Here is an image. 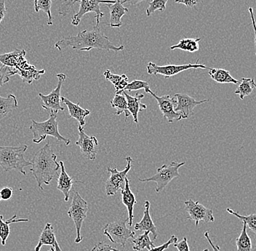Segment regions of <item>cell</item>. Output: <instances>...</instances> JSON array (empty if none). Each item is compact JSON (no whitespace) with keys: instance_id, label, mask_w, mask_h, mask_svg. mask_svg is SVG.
<instances>
[{"instance_id":"obj_26","label":"cell","mask_w":256,"mask_h":251,"mask_svg":"<svg viewBox=\"0 0 256 251\" xmlns=\"http://www.w3.org/2000/svg\"><path fill=\"white\" fill-rule=\"evenodd\" d=\"M18 106L17 98L14 94H8L6 97L0 96V121L18 108Z\"/></svg>"},{"instance_id":"obj_23","label":"cell","mask_w":256,"mask_h":251,"mask_svg":"<svg viewBox=\"0 0 256 251\" xmlns=\"http://www.w3.org/2000/svg\"><path fill=\"white\" fill-rule=\"evenodd\" d=\"M59 164L60 166V173L58 178L57 189L63 193L64 201L67 202L70 200V192H71L74 184L75 182H74V179L68 175L67 172H66L63 161H60Z\"/></svg>"},{"instance_id":"obj_30","label":"cell","mask_w":256,"mask_h":251,"mask_svg":"<svg viewBox=\"0 0 256 251\" xmlns=\"http://www.w3.org/2000/svg\"><path fill=\"white\" fill-rule=\"evenodd\" d=\"M112 108L116 109V112L114 113V115L120 116L122 113L126 115V120L127 121L128 118L130 116V113L128 110V102L126 100V96L124 94H116L114 97L113 100L111 101Z\"/></svg>"},{"instance_id":"obj_51","label":"cell","mask_w":256,"mask_h":251,"mask_svg":"<svg viewBox=\"0 0 256 251\" xmlns=\"http://www.w3.org/2000/svg\"><path fill=\"white\" fill-rule=\"evenodd\" d=\"M254 251H256V246H255V249H254Z\"/></svg>"},{"instance_id":"obj_47","label":"cell","mask_w":256,"mask_h":251,"mask_svg":"<svg viewBox=\"0 0 256 251\" xmlns=\"http://www.w3.org/2000/svg\"><path fill=\"white\" fill-rule=\"evenodd\" d=\"M204 238H206V239L208 240V243H209L211 247H212V250L214 251H220V247H219V246H218V245H214V243H212V241H211L210 238L209 236V232H206V233H204Z\"/></svg>"},{"instance_id":"obj_36","label":"cell","mask_w":256,"mask_h":251,"mask_svg":"<svg viewBox=\"0 0 256 251\" xmlns=\"http://www.w3.org/2000/svg\"><path fill=\"white\" fill-rule=\"evenodd\" d=\"M17 74L16 69L6 66L0 63V87L9 82L11 76Z\"/></svg>"},{"instance_id":"obj_9","label":"cell","mask_w":256,"mask_h":251,"mask_svg":"<svg viewBox=\"0 0 256 251\" xmlns=\"http://www.w3.org/2000/svg\"><path fill=\"white\" fill-rule=\"evenodd\" d=\"M198 62H199V60H198V61L194 64H184V65H171V64H169V65H158L156 64L152 63V62H150L147 64L146 69L148 74L155 75V76L162 75L166 79L178 74L180 72L186 71V70L198 69V68L209 70L210 68H208L202 64L198 63Z\"/></svg>"},{"instance_id":"obj_7","label":"cell","mask_w":256,"mask_h":251,"mask_svg":"<svg viewBox=\"0 0 256 251\" xmlns=\"http://www.w3.org/2000/svg\"><path fill=\"white\" fill-rule=\"evenodd\" d=\"M185 162L176 163L172 161L169 165H162L158 168L156 174L150 178L140 179L139 181L142 182H154L156 183V188L155 189L156 193H160L174 179L180 177L178 170L182 166L185 165Z\"/></svg>"},{"instance_id":"obj_14","label":"cell","mask_w":256,"mask_h":251,"mask_svg":"<svg viewBox=\"0 0 256 251\" xmlns=\"http://www.w3.org/2000/svg\"><path fill=\"white\" fill-rule=\"evenodd\" d=\"M79 140L76 142V145L80 147V151L83 156L90 161H95L97 157L98 145V142L96 137H90L86 134L84 127L79 126L78 127Z\"/></svg>"},{"instance_id":"obj_18","label":"cell","mask_w":256,"mask_h":251,"mask_svg":"<svg viewBox=\"0 0 256 251\" xmlns=\"http://www.w3.org/2000/svg\"><path fill=\"white\" fill-rule=\"evenodd\" d=\"M43 246H50L56 251H62L56 239L55 232L50 223H47L40 235L38 244L35 247V251L41 250Z\"/></svg>"},{"instance_id":"obj_1","label":"cell","mask_w":256,"mask_h":251,"mask_svg":"<svg viewBox=\"0 0 256 251\" xmlns=\"http://www.w3.org/2000/svg\"><path fill=\"white\" fill-rule=\"evenodd\" d=\"M72 47L80 51H90L92 49L102 50H112L120 52L124 50L123 45L116 47L108 39V36L100 31L99 25H96L92 30L80 32L76 36H68L59 40L56 43L55 47L62 51L64 48Z\"/></svg>"},{"instance_id":"obj_29","label":"cell","mask_w":256,"mask_h":251,"mask_svg":"<svg viewBox=\"0 0 256 251\" xmlns=\"http://www.w3.org/2000/svg\"><path fill=\"white\" fill-rule=\"evenodd\" d=\"M200 38H196V39H182L180 40L178 43L175 45L171 46L170 49L171 50H175V49H180V50L186 51L188 52H198L200 49L199 42Z\"/></svg>"},{"instance_id":"obj_37","label":"cell","mask_w":256,"mask_h":251,"mask_svg":"<svg viewBox=\"0 0 256 251\" xmlns=\"http://www.w3.org/2000/svg\"><path fill=\"white\" fill-rule=\"evenodd\" d=\"M168 0H152L148 4V7L146 9V15L151 16L155 11H163L166 9V4Z\"/></svg>"},{"instance_id":"obj_28","label":"cell","mask_w":256,"mask_h":251,"mask_svg":"<svg viewBox=\"0 0 256 251\" xmlns=\"http://www.w3.org/2000/svg\"><path fill=\"white\" fill-rule=\"evenodd\" d=\"M254 89H256V84L254 78H242L239 86L234 93L239 94L240 98L243 100L244 97L249 96L252 93Z\"/></svg>"},{"instance_id":"obj_48","label":"cell","mask_w":256,"mask_h":251,"mask_svg":"<svg viewBox=\"0 0 256 251\" xmlns=\"http://www.w3.org/2000/svg\"><path fill=\"white\" fill-rule=\"evenodd\" d=\"M144 0H122V4L128 3V4H130V5H135V4H138V3L142 2Z\"/></svg>"},{"instance_id":"obj_42","label":"cell","mask_w":256,"mask_h":251,"mask_svg":"<svg viewBox=\"0 0 256 251\" xmlns=\"http://www.w3.org/2000/svg\"><path fill=\"white\" fill-rule=\"evenodd\" d=\"M174 245V247L176 248L178 251H190L186 238H185V237L182 240V241L176 243Z\"/></svg>"},{"instance_id":"obj_34","label":"cell","mask_w":256,"mask_h":251,"mask_svg":"<svg viewBox=\"0 0 256 251\" xmlns=\"http://www.w3.org/2000/svg\"><path fill=\"white\" fill-rule=\"evenodd\" d=\"M51 6H52V0H34V10L38 12L42 10L47 14L48 17V25H52L54 17L51 13Z\"/></svg>"},{"instance_id":"obj_24","label":"cell","mask_w":256,"mask_h":251,"mask_svg":"<svg viewBox=\"0 0 256 251\" xmlns=\"http://www.w3.org/2000/svg\"><path fill=\"white\" fill-rule=\"evenodd\" d=\"M208 74L211 79L219 84H239L240 81L234 79L230 71L222 68H209Z\"/></svg>"},{"instance_id":"obj_45","label":"cell","mask_w":256,"mask_h":251,"mask_svg":"<svg viewBox=\"0 0 256 251\" xmlns=\"http://www.w3.org/2000/svg\"><path fill=\"white\" fill-rule=\"evenodd\" d=\"M7 13V7L6 5V0H0V23L2 21Z\"/></svg>"},{"instance_id":"obj_6","label":"cell","mask_w":256,"mask_h":251,"mask_svg":"<svg viewBox=\"0 0 256 251\" xmlns=\"http://www.w3.org/2000/svg\"><path fill=\"white\" fill-rule=\"evenodd\" d=\"M88 210L87 201L82 198L78 192H75L68 211V215L73 220L76 228V236L74 241L76 244H80L82 241L83 238L81 236L82 227L87 217Z\"/></svg>"},{"instance_id":"obj_25","label":"cell","mask_w":256,"mask_h":251,"mask_svg":"<svg viewBox=\"0 0 256 251\" xmlns=\"http://www.w3.org/2000/svg\"><path fill=\"white\" fill-rule=\"evenodd\" d=\"M27 219H17V216L14 215L10 219L4 220V217L0 214V239L2 246H6L8 238L10 235V225L14 223H19V222H28Z\"/></svg>"},{"instance_id":"obj_2","label":"cell","mask_w":256,"mask_h":251,"mask_svg":"<svg viewBox=\"0 0 256 251\" xmlns=\"http://www.w3.org/2000/svg\"><path fill=\"white\" fill-rule=\"evenodd\" d=\"M32 163L30 171L42 190H44L43 184L50 185L51 181L58 176V171L60 168V164L57 162V156L52 151L49 141L35 153Z\"/></svg>"},{"instance_id":"obj_16","label":"cell","mask_w":256,"mask_h":251,"mask_svg":"<svg viewBox=\"0 0 256 251\" xmlns=\"http://www.w3.org/2000/svg\"><path fill=\"white\" fill-rule=\"evenodd\" d=\"M174 97L176 99L175 110L176 113L180 115L182 119H187L193 114V110L195 107L206 103L208 100H198L190 97L188 94H176Z\"/></svg>"},{"instance_id":"obj_41","label":"cell","mask_w":256,"mask_h":251,"mask_svg":"<svg viewBox=\"0 0 256 251\" xmlns=\"http://www.w3.org/2000/svg\"><path fill=\"white\" fill-rule=\"evenodd\" d=\"M91 251H120L118 249H114L110 245L104 242H100L96 245Z\"/></svg>"},{"instance_id":"obj_3","label":"cell","mask_w":256,"mask_h":251,"mask_svg":"<svg viewBox=\"0 0 256 251\" xmlns=\"http://www.w3.org/2000/svg\"><path fill=\"white\" fill-rule=\"evenodd\" d=\"M27 149L28 146L26 145L19 147L0 146V166L6 172L17 170L26 175L24 168L32 166V163L26 160L24 156Z\"/></svg>"},{"instance_id":"obj_49","label":"cell","mask_w":256,"mask_h":251,"mask_svg":"<svg viewBox=\"0 0 256 251\" xmlns=\"http://www.w3.org/2000/svg\"><path fill=\"white\" fill-rule=\"evenodd\" d=\"M55 251V249H54V248H52H52H51V249H50V250H49V251Z\"/></svg>"},{"instance_id":"obj_44","label":"cell","mask_w":256,"mask_h":251,"mask_svg":"<svg viewBox=\"0 0 256 251\" xmlns=\"http://www.w3.org/2000/svg\"><path fill=\"white\" fill-rule=\"evenodd\" d=\"M175 2L183 4L187 7H194L198 4V0H175Z\"/></svg>"},{"instance_id":"obj_35","label":"cell","mask_w":256,"mask_h":251,"mask_svg":"<svg viewBox=\"0 0 256 251\" xmlns=\"http://www.w3.org/2000/svg\"><path fill=\"white\" fill-rule=\"evenodd\" d=\"M226 212L234 217H238L240 220L246 224L248 228L256 234V214H250L248 216L240 215L239 213L234 212L231 209H226Z\"/></svg>"},{"instance_id":"obj_13","label":"cell","mask_w":256,"mask_h":251,"mask_svg":"<svg viewBox=\"0 0 256 251\" xmlns=\"http://www.w3.org/2000/svg\"><path fill=\"white\" fill-rule=\"evenodd\" d=\"M148 93L153 96L156 101L160 111L162 113L163 118L168 122L172 123L174 121H180L182 120L180 115L176 113L175 107L176 99L175 97H170V95H164L159 97L156 93L150 90Z\"/></svg>"},{"instance_id":"obj_39","label":"cell","mask_w":256,"mask_h":251,"mask_svg":"<svg viewBox=\"0 0 256 251\" xmlns=\"http://www.w3.org/2000/svg\"><path fill=\"white\" fill-rule=\"evenodd\" d=\"M76 2V0H64L59 9L60 15H66L70 12V8L73 7L74 4Z\"/></svg>"},{"instance_id":"obj_43","label":"cell","mask_w":256,"mask_h":251,"mask_svg":"<svg viewBox=\"0 0 256 251\" xmlns=\"http://www.w3.org/2000/svg\"><path fill=\"white\" fill-rule=\"evenodd\" d=\"M0 194H1L2 200L3 201H8L12 198V195H14V191L12 189L10 188H4L0 191Z\"/></svg>"},{"instance_id":"obj_27","label":"cell","mask_w":256,"mask_h":251,"mask_svg":"<svg viewBox=\"0 0 256 251\" xmlns=\"http://www.w3.org/2000/svg\"><path fill=\"white\" fill-rule=\"evenodd\" d=\"M106 81H110L114 86L116 94H121L122 91L126 87L128 84V77L126 74L116 75L112 73L110 70H106L104 73Z\"/></svg>"},{"instance_id":"obj_21","label":"cell","mask_w":256,"mask_h":251,"mask_svg":"<svg viewBox=\"0 0 256 251\" xmlns=\"http://www.w3.org/2000/svg\"><path fill=\"white\" fill-rule=\"evenodd\" d=\"M122 93L126 96L127 100L128 112L134 117V122L136 124H138V113L142 110L147 109L146 105L142 102V100L144 97V94L136 93V95L132 97L126 92H123Z\"/></svg>"},{"instance_id":"obj_33","label":"cell","mask_w":256,"mask_h":251,"mask_svg":"<svg viewBox=\"0 0 256 251\" xmlns=\"http://www.w3.org/2000/svg\"><path fill=\"white\" fill-rule=\"evenodd\" d=\"M17 74L20 76L23 80L24 82L28 83L31 84L34 80H39L41 75L44 74L46 70H38L34 66L32 67L31 69L22 71V70H16Z\"/></svg>"},{"instance_id":"obj_15","label":"cell","mask_w":256,"mask_h":251,"mask_svg":"<svg viewBox=\"0 0 256 251\" xmlns=\"http://www.w3.org/2000/svg\"><path fill=\"white\" fill-rule=\"evenodd\" d=\"M26 52L24 49H15L14 52L0 55V63L16 70L26 71L31 69L33 65L26 59Z\"/></svg>"},{"instance_id":"obj_10","label":"cell","mask_w":256,"mask_h":251,"mask_svg":"<svg viewBox=\"0 0 256 251\" xmlns=\"http://www.w3.org/2000/svg\"><path fill=\"white\" fill-rule=\"evenodd\" d=\"M115 1L116 0H76V1H80V9L72 17V25L78 26L83 16L89 12H94L96 14V25H99L100 19L104 16V13L100 11V3L113 4Z\"/></svg>"},{"instance_id":"obj_19","label":"cell","mask_w":256,"mask_h":251,"mask_svg":"<svg viewBox=\"0 0 256 251\" xmlns=\"http://www.w3.org/2000/svg\"><path fill=\"white\" fill-rule=\"evenodd\" d=\"M122 202L126 206L128 212V225L130 227L132 226V222H134V206L137 204L136 196L131 191L130 188L129 179H126V186L123 190H121Z\"/></svg>"},{"instance_id":"obj_22","label":"cell","mask_w":256,"mask_h":251,"mask_svg":"<svg viewBox=\"0 0 256 251\" xmlns=\"http://www.w3.org/2000/svg\"><path fill=\"white\" fill-rule=\"evenodd\" d=\"M150 206H151V204L150 201H146L144 204L145 211H144L143 219L140 222L136 224L134 228L138 231L150 232L153 235L154 241H155L158 236V230H156V226L154 224L151 216H150Z\"/></svg>"},{"instance_id":"obj_32","label":"cell","mask_w":256,"mask_h":251,"mask_svg":"<svg viewBox=\"0 0 256 251\" xmlns=\"http://www.w3.org/2000/svg\"><path fill=\"white\" fill-rule=\"evenodd\" d=\"M238 251H252V241L248 235L247 225L243 222V228L239 238L236 240Z\"/></svg>"},{"instance_id":"obj_4","label":"cell","mask_w":256,"mask_h":251,"mask_svg":"<svg viewBox=\"0 0 256 251\" xmlns=\"http://www.w3.org/2000/svg\"><path fill=\"white\" fill-rule=\"evenodd\" d=\"M30 129L33 133L32 141L34 143H41L48 136L54 137L58 141L64 142L66 145H70L71 142V140L65 138L59 132L57 114L54 113H50L49 118L44 122H36L34 120H32V125Z\"/></svg>"},{"instance_id":"obj_50","label":"cell","mask_w":256,"mask_h":251,"mask_svg":"<svg viewBox=\"0 0 256 251\" xmlns=\"http://www.w3.org/2000/svg\"><path fill=\"white\" fill-rule=\"evenodd\" d=\"M209 251V250H208V249H204V251Z\"/></svg>"},{"instance_id":"obj_46","label":"cell","mask_w":256,"mask_h":251,"mask_svg":"<svg viewBox=\"0 0 256 251\" xmlns=\"http://www.w3.org/2000/svg\"><path fill=\"white\" fill-rule=\"evenodd\" d=\"M248 11H249L250 14L251 20H252V27H254V45H255V47H256V20H255V17H254V9H252V7H249V9H248Z\"/></svg>"},{"instance_id":"obj_12","label":"cell","mask_w":256,"mask_h":251,"mask_svg":"<svg viewBox=\"0 0 256 251\" xmlns=\"http://www.w3.org/2000/svg\"><path fill=\"white\" fill-rule=\"evenodd\" d=\"M184 204L186 211L188 214V220L194 222L195 226L198 227L201 221L204 223L214 222L215 221L212 211L200 204L198 201H194L190 199L185 201Z\"/></svg>"},{"instance_id":"obj_31","label":"cell","mask_w":256,"mask_h":251,"mask_svg":"<svg viewBox=\"0 0 256 251\" xmlns=\"http://www.w3.org/2000/svg\"><path fill=\"white\" fill-rule=\"evenodd\" d=\"M150 232H144V234L140 235L138 238L132 240V249L135 251H142L144 249L150 251L152 248L155 247L154 243L150 239Z\"/></svg>"},{"instance_id":"obj_20","label":"cell","mask_w":256,"mask_h":251,"mask_svg":"<svg viewBox=\"0 0 256 251\" xmlns=\"http://www.w3.org/2000/svg\"><path fill=\"white\" fill-rule=\"evenodd\" d=\"M60 101L66 105L70 118H75L79 122V126L84 127L86 124V118L90 114V111L81 108L79 103H74L65 97H60Z\"/></svg>"},{"instance_id":"obj_40","label":"cell","mask_w":256,"mask_h":251,"mask_svg":"<svg viewBox=\"0 0 256 251\" xmlns=\"http://www.w3.org/2000/svg\"><path fill=\"white\" fill-rule=\"evenodd\" d=\"M177 242V237L175 236H171V238H170L169 241H168V242H166V244H162V246H158V247L152 248V249H150V250L148 251H164V250H166V249H168L171 244H174Z\"/></svg>"},{"instance_id":"obj_17","label":"cell","mask_w":256,"mask_h":251,"mask_svg":"<svg viewBox=\"0 0 256 251\" xmlns=\"http://www.w3.org/2000/svg\"><path fill=\"white\" fill-rule=\"evenodd\" d=\"M110 12V23H102L110 25L112 28H120L122 25L121 18L126 13L129 12V9L124 7L121 0H116L113 4H106Z\"/></svg>"},{"instance_id":"obj_11","label":"cell","mask_w":256,"mask_h":251,"mask_svg":"<svg viewBox=\"0 0 256 251\" xmlns=\"http://www.w3.org/2000/svg\"><path fill=\"white\" fill-rule=\"evenodd\" d=\"M58 79V85L56 89L47 95H44L43 94L40 93L39 97L42 101V108L44 110H50V113L57 114L58 111H64V108L62 106L60 103V92H62V86L66 79V76L64 73H58L56 76Z\"/></svg>"},{"instance_id":"obj_52","label":"cell","mask_w":256,"mask_h":251,"mask_svg":"<svg viewBox=\"0 0 256 251\" xmlns=\"http://www.w3.org/2000/svg\"><path fill=\"white\" fill-rule=\"evenodd\" d=\"M2 198H1V194H0V201H1Z\"/></svg>"},{"instance_id":"obj_8","label":"cell","mask_w":256,"mask_h":251,"mask_svg":"<svg viewBox=\"0 0 256 251\" xmlns=\"http://www.w3.org/2000/svg\"><path fill=\"white\" fill-rule=\"evenodd\" d=\"M127 166L124 170L119 172L116 168H107V171L110 173V178L106 182V194L108 196L116 195L119 191L124 188L126 186V179L127 178L128 173L131 169V164L132 162V158L128 156L126 158Z\"/></svg>"},{"instance_id":"obj_5","label":"cell","mask_w":256,"mask_h":251,"mask_svg":"<svg viewBox=\"0 0 256 251\" xmlns=\"http://www.w3.org/2000/svg\"><path fill=\"white\" fill-rule=\"evenodd\" d=\"M128 222V218H124L107 224L102 230L104 234L113 244L124 248L128 240L135 238L136 236L135 232L126 226Z\"/></svg>"},{"instance_id":"obj_38","label":"cell","mask_w":256,"mask_h":251,"mask_svg":"<svg viewBox=\"0 0 256 251\" xmlns=\"http://www.w3.org/2000/svg\"><path fill=\"white\" fill-rule=\"evenodd\" d=\"M145 89V92H146V93H148V92L151 90L150 86H148V83L146 82V81L135 80V81H132L131 83H128L126 87L123 89V91H122L121 94L123 92H126V91L132 92V91L139 90V89Z\"/></svg>"}]
</instances>
